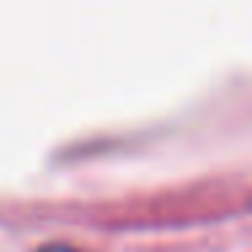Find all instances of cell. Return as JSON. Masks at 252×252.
Instances as JSON below:
<instances>
[{"label":"cell","mask_w":252,"mask_h":252,"mask_svg":"<svg viewBox=\"0 0 252 252\" xmlns=\"http://www.w3.org/2000/svg\"><path fill=\"white\" fill-rule=\"evenodd\" d=\"M41 252H76V250H71V247H60V244H55V247H44Z\"/></svg>","instance_id":"cell-1"}]
</instances>
